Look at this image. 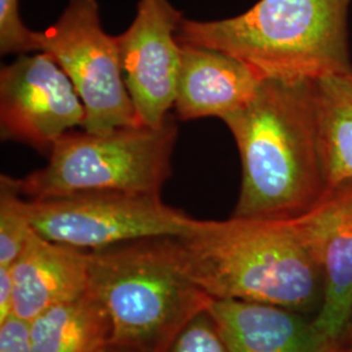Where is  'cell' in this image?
<instances>
[{
	"label": "cell",
	"mask_w": 352,
	"mask_h": 352,
	"mask_svg": "<svg viewBox=\"0 0 352 352\" xmlns=\"http://www.w3.org/2000/svg\"><path fill=\"white\" fill-rule=\"evenodd\" d=\"M340 343L343 344H347V346H352V317L349 322V325L344 330V334L342 336V338L340 340Z\"/></svg>",
	"instance_id": "22"
},
{
	"label": "cell",
	"mask_w": 352,
	"mask_h": 352,
	"mask_svg": "<svg viewBox=\"0 0 352 352\" xmlns=\"http://www.w3.org/2000/svg\"><path fill=\"white\" fill-rule=\"evenodd\" d=\"M352 0H260L234 17L184 19L179 43L225 52L261 80L317 81L351 75L347 17Z\"/></svg>",
	"instance_id": "2"
},
{
	"label": "cell",
	"mask_w": 352,
	"mask_h": 352,
	"mask_svg": "<svg viewBox=\"0 0 352 352\" xmlns=\"http://www.w3.org/2000/svg\"><path fill=\"white\" fill-rule=\"evenodd\" d=\"M322 278L314 317L327 343H338L352 317V180L333 187L312 210L291 219Z\"/></svg>",
	"instance_id": "10"
},
{
	"label": "cell",
	"mask_w": 352,
	"mask_h": 352,
	"mask_svg": "<svg viewBox=\"0 0 352 352\" xmlns=\"http://www.w3.org/2000/svg\"><path fill=\"white\" fill-rule=\"evenodd\" d=\"M38 51L37 32L21 20L19 0H0V52L28 54Z\"/></svg>",
	"instance_id": "17"
},
{
	"label": "cell",
	"mask_w": 352,
	"mask_h": 352,
	"mask_svg": "<svg viewBox=\"0 0 352 352\" xmlns=\"http://www.w3.org/2000/svg\"><path fill=\"white\" fill-rule=\"evenodd\" d=\"M182 46L176 89V116L183 120L217 116L222 120L251 101L261 78L247 64L225 52Z\"/></svg>",
	"instance_id": "12"
},
{
	"label": "cell",
	"mask_w": 352,
	"mask_h": 352,
	"mask_svg": "<svg viewBox=\"0 0 352 352\" xmlns=\"http://www.w3.org/2000/svg\"><path fill=\"white\" fill-rule=\"evenodd\" d=\"M29 202L37 234L82 251L145 238L187 236L200 221L164 204L157 193L87 190Z\"/></svg>",
	"instance_id": "6"
},
{
	"label": "cell",
	"mask_w": 352,
	"mask_h": 352,
	"mask_svg": "<svg viewBox=\"0 0 352 352\" xmlns=\"http://www.w3.org/2000/svg\"><path fill=\"white\" fill-rule=\"evenodd\" d=\"M167 352H231L214 324L204 311L193 317L177 334Z\"/></svg>",
	"instance_id": "18"
},
{
	"label": "cell",
	"mask_w": 352,
	"mask_h": 352,
	"mask_svg": "<svg viewBox=\"0 0 352 352\" xmlns=\"http://www.w3.org/2000/svg\"><path fill=\"white\" fill-rule=\"evenodd\" d=\"M85 119L84 103L72 81L49 54H24L1 68V140L49 153L56 140L84 126Z\"/></svg>",
	"instance_id": "8"
},
{
	"label": "cell",
	"mask_w": 352,
	"mask_h": 352,
	"mask_svg": "<svg viewBox=\"0 0 352 352\" xmlns=\"http://www.w3.org/2000/svg\"><path fill=\"white\" fill-rule=\"evenodd\" d=\"M195 282L212 299L320 307L322 278L291 221H199L182 236Z\"/></svg>",
	"instance_id": "4"
},
{
	"label": "cell",
	"mask_w": 352,
	"mask_h": 352,
	"mask_svg": "<svg viewBox=\"0 0 352 352\" xmlns=\"http://www.w3.org/2000/svg\"><path fill=\"white\" fill-rule=\"evenodd\" d=\"M19 179L0 176V266H11L34 231Z\"/></svg>",
	"instance_id": "16"
},
{
	"label": "cell",
	"mask_w": 352,
	"mask_h": 352,
	"mask_svg": "<svg viewBox=\"0 0 352 352\" xmlns=\"http://www.w3.org/2000/svg\"><path fill=\"white\" fill-rule=\"evenodd\" d=\"M88 289L111 320V344L138 352H167L212 300L192 277L182 236L89 251Z\"/></svg>",
	"instance_id": "3"
},
{
	"label": "cell",
	"mask_w": 352,
	"mask_h": 352,
	"mask_svg": "<svg viewBox=\"0 0 352 352\" xmlns=\"http://www.w3.org/2000/svg\"><path fill=\"white\" fill-rule=\"evenodd\" d=\"M106 352H138L135 350H131V349H126V347H119V346H110Z\"/></svg>",
	"instance_id": "23"
},
{
	"label": "cell",
	"mask_w": 352,
	"mask_h": 352,
	"mask_svg": "<svg viewBox=\"0 0 352 352\" xmlns=\"http://www.w3.org/2000/svg\"><path fill=\"white\" fill-rule=\"evenodd\" d=\"M176 139L173 113L160 126H118L106 133L69 131L55 141L45 167L19 179L21 193L30 200L87 190L161 195L173 173Z\"/></svg>",
	"instance_id": "5"
},
{
	"label": "cell",
	"mask_w": 352,
	"mask_h": 352,
	"mask_svg": "<svg viewBox=\"0 0 352 352\" xmlns=\"http://www.w3.org/2000/svg\"><path fill=\"white\" fill-rule=\"evenodd\" d=\"M38 51L52 56L84 103V131L106 133L141 124L126 90L116 36L104 32L97 0H69L50 28L37 32Z\"/></svg>",
	"instance_id": "7"
},
{
	"label": "cell",
	"mask_w": 352,
	"mask_h": 352,
	"mask_svg": "<svg viewBox=\"0 0 352 352\" xmlns=\"http://www.w3.org/2000/svg\"><path fill=\"white\" fill-rule=\"evenodd\" d=\"M34 352H106L113 327L107 311L87 291L32 320Z\"/></svg>",
	"instance_id": "14"
},
{
	"label": "cell",
	"mask_w": 352,
	"mask_h": 352,
	"mask_svg": "<svg viewBox=\"0 0 352 352\" xmlns=\"http://www.w3.org/2000/svg\"><path fill=\"white\" fill-rule=\"evenodd\" d=\"M321 352H352V346H347L343 343H331L327 344V347Z\"/></svg>",
	"instance_id": "21"
},
{
	"label": "cell",
	"mask_w": 352,
	"mask_h": 352,
	"mask_svg": "<svg viewBox=\"0 0 352 352\" xmlns=\"http://www.w3.org/2000/svg\"><path fill=\"white\" fill-rule=\"evenodd\" d=\"M13 314V280L11 266H0V321Z\"/></svg>",
	"instance_id": "20"
},
{
	"label": "cell",
	"mask_w": 352,
	"mask_h": 352,
	"mask_svg": "<svg viewBox=\"0 0 352 352\" xmlns=\"http://www.w3.org/2000/svg\"><path fill=\"white\" fill-rule=\"evenodd\" d=\"M223 122L243 173L232 217L291 221L327 196L316 81L263 80L251 101Z\"/></svg>",
	"instance_id": "1"
},
{
	"label": "cell",
	"mask_w": 352,
	"mask_h": 352,
	"mask_svg": "<svg viewBox=\"0 0 352 352\" xmlns=\"http://www.w3.org/2000/svg\"><path fill=\"white\" fill-rule=\"evenodd\" d=\"M182 20L183 13L170 0H140L132 24L116 36L126 90L141 124L162 126L174 107Z\"/></svg>",
	"instance_id": "9"
},
{
	"label": "cell",
	"mask_w": 352,
	"mask_h": 352,
	"mask_svg": "<svg viewBox=\"0 0 352 352\" xmlns=\"http://www.w3.org/2000/svg\"><path fill=\"white\" fill-rule=\"evenodd\" d=\"M206 312L231 352H321L329 344L314 318L273 304L212 299Z\"/></svg>",
	"instance_id": "13"
},
{
	"label": "cell",
	"mask_w": 352,
	"mask_h": 352,
	"mask_svg": "<svg viewBox=\"0 0 352 352\" xmlns=\"http://www.w3.org/2000/svg\"><path fill=\"white\" fill-rule=\"evenodd\" d=\"M13 314L34 320L89 289V251L45 239L33 231L11 265Z\"/></svg>",
	"instance_id": "11"
},
{
	"label": "cell",
	"mask_w": 352,
	"mask_h": 352,
	"mask_svg": "<svg viewBox=\"0 0 352 352\" xmlns=\"http://www.w3.org/2000/svg\"><path fill=\"white\" fill-rule=\"evenodd\" d=\"M0 352H34L32 321L14 314L0 321Z\"/></svg>",
	"instance_id": "19"
},
{
	"label": "cell",
	"mask_w": 352,
	"mask_h": 352,
	"mask_svg": "<svg viewBox=\"0 0 352 352\" xmlns=\"http://www.w3.org/2000/svg\"><path fill=\"white\" fill-rule=\"evenodd\" d=\"M322 149L330 189L352 180V74L316 81Z\"/></svg>",
	"instance_id": "15"
}]
</instances>
